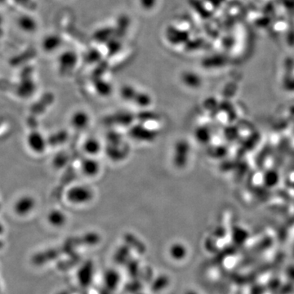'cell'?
<instances>
[{"mask_svg": "<svg viewBox=\"0 0 294 294\" xmlns=\"http://www.w3.org/2000/svg\"><path fill=\"white\" fill-rule=\"evenodd\" d=\"M81 172L88 178H95L101 171V165L95 157L88 156L81 162Z\"/></svg>", "mask_w": 294, "mask_h": 294, "instance_id": "5", "label": "cell"}, {"mask_svg": "<svg viewBox=\"0 0 294 294\" xmlns=\"http://www.w3.org/2000/svg\"><path fill=\"white\" fill-rule=\"evenodd\" d=\"M27 144L32 152L37 154H42L45 152L48 144L47 140L42 133L38 131H32L27 137Z\"/></svg>", "mask_w": 294, "mask_h": 294, "instance_id": "3", "label": "cell"}, {"mask_svg": "<svg viewBox=\"0 0 294 294\" xmlns=\"http://www.w3.org/2000/svg\"><path fill=\"white\" fill-rule=\"evenodd\" d=\"M132 138L139 140H152L155 138V134L152 132V130L147 129L145 127H140L136 126L132 131Z\"/></svg>", "mask_w": 294, "mask_h": 294, "instance_id": "9", "label": "cell"}, {"mask_svg": "<svg viewBox=\"0 0 294 294\" xmlns=\"http://www.w3.org/2000/svg\"><path fill=\"white\" fill-rule=\"evenodd\" d=\"M36 201L31 196H23L19 198L14 204V211L18 215H27L35 209Z\"/></svg>", "mask_w": 294, "mask_h": 294, "instance_id": "4", "label": "cell"}, {"mask_svg": "<svg viewBox=\"0 0 294 294\" xmlns=\"http://www.w3.org/2000/svg\"><path fill=\"white\" fill-rule=\"evenodd\" d=\"M35 92V85L32 82H25L18 87V93L20 97H29Z\"/></svg>", "mask_w": 294, "mask_h": 294, "instance_id": "11", "label": "cell"}, {"mask_svg": "<svg viewBox=\"0 0 294 294\" xmlns=\"http://www.w3.org/2000/svg\"><path fill=\"white\" fill-rule=\"evenodd\" d=\"M47 219L51 226H54V227H62L66 224L67 217L62 210L54 209L49 212Z\"/></svg>", "mask_w": 294, "mask_h": 294, "instance_id": "7", "label": "cell"}, {"mask_svg": "<svg viewBox=\"0 0 294 294\" xmlns=\"http://www.w3.org/2000/svg\"><path fill=\"white\" fill-rule=\"evenodd\" d=\"M67 161H68V156L65 153H59L54 158L53 164L55 165L56 168L60 169V168L64 167L65 165H66Z\"/></svg>", "mask_w": 294, "mask_h": 294, "instance_id": "12", "label": "cell"}, {"mask_svg": "<svg viewBox=\"0 0 294 294\" xmlns=\"http://www.w3.org/2000/svg\"><path fill=\"white\" fill-rule=\"evenodd\" d=\"M94 198V192L91 187L77 185L70 187L66 192V200L74 205H84L90 203Z\"/></svg>", "mask_w": 294, "mask_h": 294, "instance_id": "1", "label": "cell"}, {"mask_svg": "<svg viewBox=\"0 0 294 294\" xmlns=\"http://www.w3.org/2000/svg\"><path fill=\"white\" fill-rule=\"evenodd\" d=\"M190 145L187 140H179L174 146V163L176 167L184 168L189 161Z\"/></svg>", "mask_w": 294, "mask_h": 294, "instance_id": "2", "label": "cell"}, {"mask_svg": "<svg viewBox=\"0 0 294 294\" xmlns=\"http://www.w3.org/2000/svg\"><path fill=\"white\" fill-rule=\"evenodd\" d=\"M83 149L86 154L88 155V156L95 157L101 153L102 146H101V143L100 142L98 139L90 137L84 141Z\"/></svg>", "mask_w": 294, "mask_h": 294, "instance_id": "8", "label": "cell"}, {"mask_svg": "<svg viewBox=\"0 0 294 294\" xmlns=\"http://www.w3.org/2000/svg\"><path fill=\"white\" fill-rule=\"evenodd\" d=\"M170 253L172 257L176 260L184 259L187 254V249L186 246L180 243H176L172 245L170 248Z\"/></svg>", "mask_w": 294, "mask_h": 294, "instance_id": "10", "label": "cell"}, {"mask_svg": "<svg viewBox=\"0 0 294 294\" xmlns=\"http://www.w3.org/2000/svg\"><path fill=\"white\" fill-rule=\"evenodd\" d=\"M90 121L89 114L84 110H77L70 118L71 125L77 130H84L87 128L90 123Z\"/></svg>", "mask_w": 294, "mask_h": 294, "instance_id": "6", "label": "cell"}]
</instances>
